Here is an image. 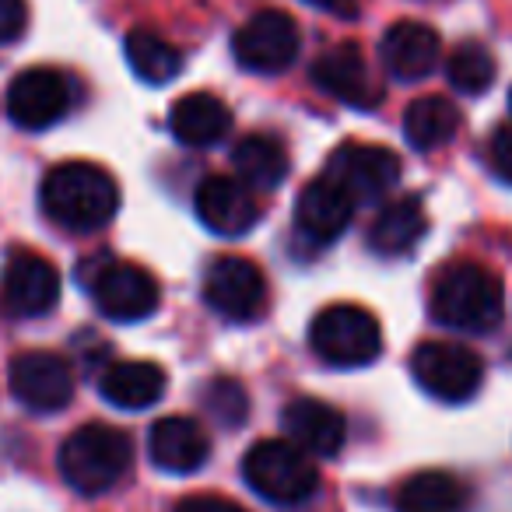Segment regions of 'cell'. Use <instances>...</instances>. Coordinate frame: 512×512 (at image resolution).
Wrapping results in <instances>:
<instances>
[{"label":"cell","instance_id":"1","mask_svg":"<svg viewBox=\"0 0 512 512\" xmlns=\"http://www.w3.org/2000/svg\"><path fill=\"white\" fill-rule=\"evenodd\" d=\"M43 211L67 232H95L120 211V186L95 162H64L43 179Z\"/></svg>","mask_w":512,"mask_h":512},{"label":"cell","instance_id":"2","mask_svg":"<svg viewBox=\"0 0 512 512\" xmlns=\"http://www.w3.org/2000/svg\"><path fill=\"white\" fill-rule=\"evenodd\" d=\"M432 320L449 330L484 334L502 320L505 295L498 274L481 264H449L432 285Z\"/></svg>","mask_w":512,"mask_h":512},{"label":"cell","instance_id":"3","mask_svg":"<svg viewBox=\"0 0 512 512\" xmlns=\"http://www.w3.org/2000/svg\"><path fill=\"white\" fill-rule=\"evenodd\" d=\"M57 463L60 477L78 495H102L127 477L130 463H134V439L123 428L92 421L67 435Z\"/></svg>","mask_w":512,"mask_h":512},{"label":"cell","instance_id":"4","mask_svg":"<svg viewBox=\"0 0 512 512\" xmlns=\"http://www.w3.org/2000/svg\"><path fill=\"white\" fill-rule=\"evenodd\" d=\"M242 477L260 498L274 505H302L316 495L320 470L313 456L288 439L256 442L242 460Z\"/></svg>","mask_w":512,"mask_h":512},{"label":"cell","instance_id":"5","mask_svg":"<svg viewBox=\"0 0 512 512\" xmlns=\"http://www.w3.org/2000/svg\"><path fill=\"white\" fill-rule=\"evenodd\" d=\"M309 344L334 369H362L383 351V330L369 309L344 302L316 316L309 327Z\"/></svg>","mask_w":512,"mask_h":512},{"label":"cell","instance_id":"6","mask_svg":"<svg viewBox=\"0 0 512 512\" xmlns=\"http://www.w3.org/2000/svg\"><path fill=\"white\" fill-rule=\"evenodd\" d=\"M411 376L442 404H467L481 390L484 365L470 348L453 341H425L411 355Z\"/></svg>","mask_w":512,"mask_h":512},{"label":"cell","instance_id":"7","mask_svg":"<svg viewBox=\"0 0 512 512\" xmlns=\"http://www.w3.org/2000/svg\"><path fill=\"white\" fill-rule=\"evenodd\" d=\"M267 278L246 256H218L204 274V299L232 323H253L267 313Z\"/></svg>","mask_w":512,"mask_h":512},{"label":"cell","instance_id":"8","mask_svg":"<svg viewBox=\"0 0 512 512\" xmlns=\"http://www.w3.org/2000/svg\"><path fill=\"white\" fill-rule=\"evenodd\" d=\"M232 53L242 71L281 74L299 57V25L278 8L256 11L232 39Z\"/></svg>","mask_w":512,"mask_h":512},{"label":"cell","instance_id":"9","mask_svg":"<svg viewBox=\"0 0 512 512\" xmlns=\"http://www.w3.org/2000/svg\"><path fill=\"white\" fill-rule=\"evenodd\" d=\"M92 299L102 316L116 323H137L148 320L162 302L155 274L144 267L127 264V260H113V264L99 267L92 274Z\"/></svg>","mask_w":512,"mask_h":512},{"label":"cell","instance_id":"10","mask_svg":"<svg viewBox=\"0 0 512 512\" xmlns=\"http://www.w3.org/2000/svg\"><path fill=\"white\" fill-rule=\"evenodd\" d=\"M11 393L22 400L29 411L53 414L64 411L74 397V372L53 351H25L11 362L8 372Z\"/></svg>","mask_w":512,"mask_h":512},{"label":"cell","instance_id":"11","mask_svg":"<svg viewBox=\"0 0 512 512\" xmlns=\"http://www.w3.org/2000/svg\"><path fill=\"white\" fill-rule=\"evenodd\" d=\"M71 109V85L53 67H29L8 88V116L22 130H46Z\"/></svg>","mask_w":512,"mask_h":512},{"label":"cell","instance_id":"12","mask_svg":"<svg viewBox=\"0 0 512 512\" xmlns=\"http://www.w3.org/2000/svg\"><path fill=\"white\" fill-rule=\"evenodd\" d=\"M313 85L351 109H376L383 102V88L355 43H341L323 53L313 64Z\"/></svg>","mask_w":512,"mask_h":512},{"label":"cell","instance_id":"13","mask_svg":"<svg viewBox=\"0 0 512 512\" xmlns=\"http://www.w3.org/2000/svg\"><path fill=\"white\" fill-rule=\"evenodd\" d=\"M0 292H4V309L11 316H32L50 313L60 302V274L57 267L39 253H11L8 267H4V281H0Z\"/></svg>","mask_w":512,"mask_h":512},{"label":"cell","instance_id":"14","mask_svg":"<svg viewBox=\"0 0 512 512\" xmlns=\"http://www.w3.org/2000/svg\"><path fill=\"white\" fill-rule=\"evenodd\" d=\"M351 214H355V197L334 176L306 183L295 200V228L316 246H330L334 239H341L351 225Z\"/></svg>","mask_w":512,"mask_h":512},{"label":"cell","instance_id":"15","mask_svg":"<svg viewBox=\"0 0 512 512\" xmlns=\"http://www.w3.org/2000/svg\"><path fill=\"white\" fill-rule=\"evenodd\" d=\"M193 204H197V218L204 221V228L225 239H239L260 221V207L249 186L232 176H207L197 186Z\"/></svg>","mask_w":512,"mask_h":512},{"label":"cell","instance_id":"16","mask_svg":"<svg viewBox=\"0 0 512 512\" xmlns=\"http://www.w3.org/2000/svg\"><path fill=\"white\" fill-rule=\"evenodd\" d=\"M327 176H334L351 197H379L400 176V158L383 144H341L330 155Z\"/></svg>","mask_w":512,"mask_h":512},{"label":"cell","instance_id":"17","mask_svg":"<svg viewBox=\"0 0 512 512\" xmlns=\"http://www.w3.org/2000/svg\"><path fill=\"white\" fill-rule=\"evenodd\" d=\"M281 425H285L288 442L306 449L309 456H320V460L337 456L344 449V439H348L344 414L313 397L292 400V404L285 407V414H281Z\"/></svg>","mask_w":512,"mask_h":512},{"label":"cell","instance_id":"18","mask_svg":"<svg viewBox=\"0 0 512 512\" xmlns=\"http://www.w3.org/2000/svg\"><path fill=\"white\" fill-rule=\"evenodd\" d=\"M439 32L432 25L421 22H397L386 29L383 43H379V57L383 67L393 74L397 81H421L435 71L439 64Z\"/></svg>","mask_w":512,"mask_h":512},{"label":"cell","instance_id":"19","mask_svg":"<svg viewBox=\"0 0 512 512\" xmlns=\"http://www.w3.org/2000/svg\"><path fill=\"white\" fill-rule=\"evenodd\" d=\"M148 453L158 470L169 474H193L207 463L211 456V439H207L204 425L183 414L162 418L148 435Z\"/></svg>","mask_w":512,"mask_h":512},{"label":"cell","instance_id":"20","mask_svg":"<svg viewBox=\"0 0 512 512\" xmlns=\"http://www.w3.org/2000/svg\"><path fill=\"white\" fill-rule=\"evenodd\" d=\"M172 137L186 148H211L232 127V113L228 106L211 92H190L172 106L169 113Z\"/></svg>","mask_w":512,"mask_h":512},{"label":"cell","instance_id":"21","mask_svg":"<svg viewBox=\"0 0 512 512\" xmlns=\"http://www.w3.org/2000/svg\"><path fill=\"white\" fill-rule=\"evenodd\" d=\"M425 228H428L425 207H421V200L414 193H407V197L390 200L376 214V221L369 228V246L379 256H407L421 242Z\"/></svg>","mask_w":512,"mask_h":512},{"label":"cell","instance_id":"22","mask_svg":"<svg viewBox=\"0 0 512 512\" xmlns=\"http://www.w3.org/2000/svg\"><path fill=\"white\" fill-rule=\"evenodd\" d=\"M99 393L123 411H144L165 393V369L158 362H116L102 372Z\"/></svg>","mask_w":512,"mask_h":512},{"label":"cell","instance_id":"23","mask_svg":"<svg viewBox=\"0 0 512 512\" xmlns=\"http://www.w3.org/2000/svg\"><path fill=\"white\" fill-rule=\"evenodd\" d=\"M467 505V484L446 470H421V474L407 477L393 495L397 512H467Z\"/></svg>","mask_w":512,"mask_h":512},{"label":"cell","instance_id":"24","mask_svg":"<svg viewBox=\"0 0 512 512\" xmlns=\"http://www.w3.org/2000/svg\"><path fill=\"white\" fill-rule=\"evenodd\" d=\"M232 165L249 190H274L288 176V151L271 134H246L235 144Z\"/></svg>","mask_w":512,"mask_h":512},{"label":"cell","instance_id":"25","mask_svg":"<svg viewBox=\"0 0 512 512\" xmlns=\"http://www.w3.org/2000/svg\"><path fill=\"white\" fill-rule=\"evenodd\" d=\"M460 130V109L442 95H425L414 99L404 113V137L411 148L418 151H435L442 144H449Z\"/></svg>","mask_w":512,"mask_h":512},{"label":"cell","instance_id":"26","mask_svg":"<svg viewBox=\"0 0 512 512\" xmlns=\"http://www.w3.org/2000/svg\"><path fill=\"white\" fill-rule=\"evenodd\" d=\"M123 50H127L130 71L141 81H148V85H165V81H172L183 71V57H179L176 46L165 43L162 36H155V32H148V29L130 32Z\"/></svg>","mask_w":512,"mask_h":512},{"label":"cell","instance_id":"27","mask_svg":"<svg viewBox=\"0 0 512 512\" xmlns=\"http://www.w3.org/2000/svg\"><path fill=\"white\" fill-rule=\"evenodd\" d=\"M446 78L456 92L481 95L495 81V57L481 43H460L446 60Z\"/></svg>","mask_w":512,"mask_h":512},{"label":"cell","instance_id":"28","mask_svg":"<svg viewBox=\"0 0 512 512\" xmlns=\"http://www.w3.org/2000/svg\"><path fill=\"white\" fill-rule=\"evenodd\" d=\"M204 407L211 411V418L225 428H239L249 414V397L246 386L232 376H218L204 386Z\"/></svg>","mask_w":512,"mask_h":512},{"label":"cell","instance_id":"29","mask_svg":"<svg viewBox=\"0 0 512 512\" xmlns=\"http://www.w3.org/2000/svg\"><path fill=\"white\" fill-rule=\"evenodd\" d=\"M25 25H29V4L25 0H0V43L22 39Z\"/></svg>","mask_w":512,"mask_h":512},{"label":"cell","instance_id":"30","mask_svg":"<svg viewBox=\"0 0 512 512\" xmlns=\"http://www.w3.org/2000/svg\"><path fill=\"white\" fill-rule=\"evenodd\" d=\"M491 169L502 183H512V127H498L488 144Z\"/></svg>","mask_w":512,"mask_h":512},{"label":"cell","instance_id":"31","mask_svg":"<svg viewBox=\"0 0 512 512\" xmlns=\"http://www.w3.org/2000/svg\"><path fill=\"white\" fill-rule=\"evenodd\" d=\"M176 512H246V509L218 495H190L176 505Z\"/></svg>","mask_w":512,"mask_h":512},{"label":"cell","instance_id":"32","mask_svg":"<svg viewBox=\"0 0 512 512\" xmlns=\"http://www.w3.org/2000/svg\"><path fill=\"white\" fill-rule=\"evenodd\" d=\"M306 4H313V8H320V11H327V15H334V18H358V0H306Z\"/></svg>","mask_w":512,"mask_h":512},{"label":"cell","instance_id":"33","mask_svg":"<svg viewBox=\"0 0 512 512\" xmlns=\"http://www.w3.org/2000/svg\"><path fill=\"white\" fill-rule=\"evenodd\" d=\"M509 109H512V92H509Z\"/></svg>","mask_w":512,"mask_h":512}]
</instances>
